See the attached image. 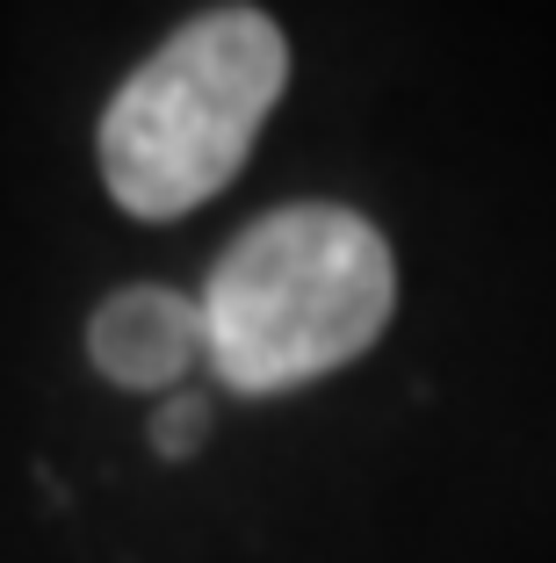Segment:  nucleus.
Listing matches in <instances>:
<instances>
[{
	"mask_svg": "<svg viewBox=\"0 0 556 563\" xmlns=\"http://www.w3.org/2000/svg\"><path fill=\"white\" fill-rule=\"evenodd\" d=\"M397 303V261L369 217L340 202H296L246 224L203 282L210 368L275 398L377 347Z\"/></svg>",
	"mask_w": 556,
	"mask_h": 563,
	"instance_id": "nucleus-1",
	"label": "nucleus"
},
{
	"mask_svg": "<svg viewBox=\"0 0 556 563\" xmlns=\"http://www.w3.org/2000/svg\"><path fill=\"white\" fill-rule=\"evenodd\" d=\"M290 87V44L261 8L181 22L101 109V181L145 224L188 217L231 181Z\"/></svg>",
	"mask_w": 556,
	"mask_h": 563,
	"instance_id": "nucleus-2",
	"label": "nucleus"
},
{
	"mask_svg": "<svg viewBox=\"0 0 556 563\" xmlns=\"http://www.w3.org/2000/svg\"><path fill=\"white\" fill-rule=\"evenodd\" d=\"M87 354L109 383L123 390H181V376L210 362V325H203V297H181L160 282H131L87 325Z\"/></svg>",
	"mask_w": 556,
	"mask_h": 563,
	"instance_id": "nucleus-3",
	"label": "nucleus"
},
{
	"mask_svg": "<svg viewBox=\"0 0 556 563\" xmlns=\"http://www.w3.org/2000/svg\"><path fill=\"white\" fill-rule=\"evenodd\" d=\"M203 427H210V405H203L196 390H166L160 412H152V448H160L166 463H181V455L203 448Z\"/></svg>",
	"mask_w": 556,
	"mask_h": 563,
	"instance_id": "nucleus-4",
	"label": "nucleus"
}]
</instances>
